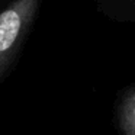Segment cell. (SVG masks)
<instances>
[{
    "instance_id": "cell-1",
    "label": "cell",
    "mask_w": 135,
    "mask_h": 135,
    "mask_svg": "<svg viewBox=\"0 0 135 135\" xmlns=\"http://www.w3.org/2000/svg\"><path fill=\"white\" fill-rule=\"evenodd\" d=\"M41 0H12L0 12V79L9 71L25 41Z\"/></svg>"
},
{
    "instance_id": "cell-2",
    "label": "cell",
    "mask_w": 135,
    "mask_h": 135,
    "mask_svg": "<svg viewBox=\"0 0 135 135\" xmlns=\"http://www.w3.org/2000/svg\"><path fill=\"white\" fill-rule=\"evenodd\" d=\"M119 126L123 135H135V87L126 91L118 110Z\"/></svg>"
},
{
    "instance_id": "cell-3",
    "label": "cell",
    "mask_w": 135,
    "mask_h": 135,
    "mask_svg": "<svg viewBox=\"0 0 135 135\" xmlns=\"http://www.w3.org/2000/svg\"><path fill=\"white\" fill-rule=\"evenodd\" d=\"M131 2H132V3H134V4H135V0H131Z\"/></svg>"
}]
</instances>
